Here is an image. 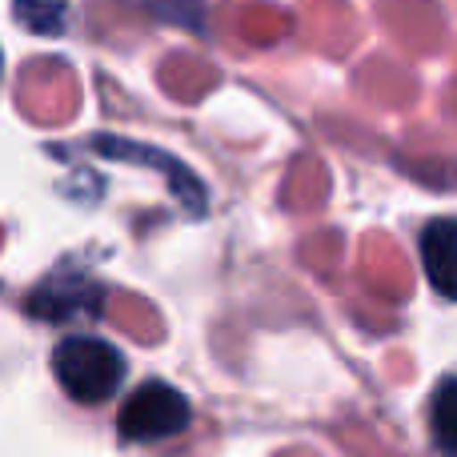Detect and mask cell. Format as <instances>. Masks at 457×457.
<instances>
[{
  "mask_svg": "<svg viewBox=\"0 0 457 457\" xmlns=\"http://www.w3.org/2000/svg\"><path fill=\"white\" fill-rule=\"evenodd\" d=\"M93 145L109 161H133V165H145V169H157V173H165L169 185H173V193H177V201H181L189 213H205V185H201L197 177L189 173V165H181L177 157L153 149V145L120 141V137H96Z\"/></svg>",
  "mask_w": 457,
  "mask_h": 457,
  "instance_id": "cell-3",
  "label": "cell"
},
{
  "mask_svg": "<svg viewBox=\"0 0 457 457\" xmlns=\"http://www.w3.org/2000/svg\"><path fill=\"white\" fill-rule=\"evenodd\" d=\"M53 373L72 402L96 405L120 389V381H125V357L101 337H69L56 345Z\"/></svg>",
  "mask_w": 457,
  "mask_h": 457,
  "instance_id": "cell-1",
  "label": "cell"
},
{
  "mask_svg": "<svg viewBox=\"0 0 457 457\" xmlns=\"http://www.w3.org/2000/svg\"><path fill=\"white\" fill-rule=\"evenodd\" d=\"M16 16L32 32H61V4H53V0H21Z\"/></svg>",
  "mask_w": 457,
  "mask_h": 457,
  "instance_id": "cell-6",
  "label": "cell"
},
{
  "mask_svg": "<svg viewBox=\"0 0 457 457\" xmlns=\"http://www.w3.org/2000/svg\"><path fill=\"white\" fill-rule=\"evenodd\" d=\"M453 249H457V225L450 217H437L421 233V265H426L429 285L437 297H453Z\"/></svg>",
  "mask_w": 457,
  "mask_h": 457,
  "instance_id": "cell-4",
  "label": "cell"
},
{
  "mask_svg": "<svg viewBox=\"0 0 457 457\" xmlns=\"http://www.w3.org/2000/svg\"><path fill=\"white\" fill-rule=\"evenodd\" d=\"M450 413H453V381L445 378L434 394V405H429V421H434V437H437V450L453 453V426H450Z\"/></svg>",
  "mask_w": 457,
  "mask_h": 457,
  "instance_id": "cell-5",
  "label": "cell"
},
{
  "mask_svg": "<svg viewBox=\"0 0 457 457\" xmlns=\"http://www.w3.org/2000/svg\"><path fill=\"white\" fill-rule=\"evenodd\" d=\"M193 410L185 402L181 389L165 386V381H149L125 402L117 418V429L125 442H161V437H177L189 426Z\"/></svg>",
  "mask_w": 457,
  "mask_h": 457,
  "instance_id": "cell-2",
  "label": "cell"
}]
</instances>
